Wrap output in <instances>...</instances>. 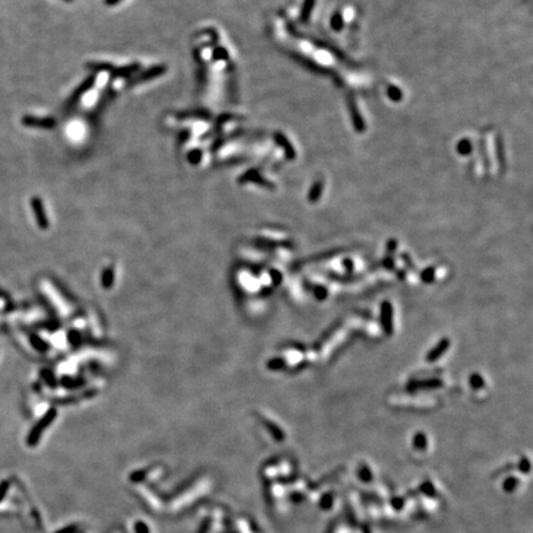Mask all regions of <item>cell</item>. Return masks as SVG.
I'll use <instances>...</instances> for the list:
<instances>
[{"label":"cell","instance_id":"6da1fadb","mask_svg":"<svg viewBox=\"0 0 533 533\" xmlns=\"http://www.w3.org/2000/svg\"><path fill=\"white\" fill-rule=\"evenodd\" d=\"M32 206H33V211H35L36 216H37L38 222H40V225H43V223H45V215H43L42 204H41V201L38 200L37 198H35V199H32Z\"/></svg>","mask_w":533,"mask_h":533}]
</instances>
